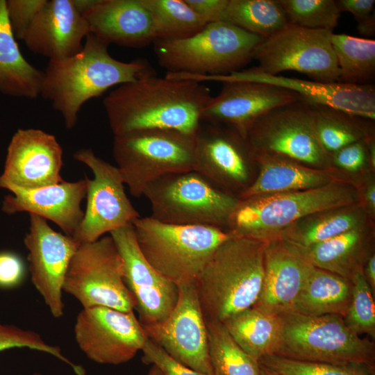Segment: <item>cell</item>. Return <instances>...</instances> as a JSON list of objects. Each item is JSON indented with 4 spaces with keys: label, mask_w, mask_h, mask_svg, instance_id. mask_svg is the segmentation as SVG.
I'll return each instance as SVG.
<instances>
[{
    "label": "cell",
    "mask_w": 375,
    "mask_h": 375,
    "mask_svg": "<svg viewBox=\"0 0 375 375\" xmlns=\"http://www.w3.org/2000/svg\"><path fill=\"white\" fill-rule=\"evenodd\" d=\"M262 39L229 23L216 22L185 39L156 40L153 50L167 72L221 76L249 62Z\"/></svg>",
    "instance_id": "obj_7"
},
{
    "label": "cell",
    "mask_w": 375,
    "mask_h": 375,
    "mask_svg": "<svg viewBox=\"0 0 375 375\" xmlns=\"http://www.w3.org/2000/svg\"><path fill=\"white\" fill-rule=\"evenodd\" d=\"M12 348H28L48 353L69 365L76 375H85L86 372L81 365L65 357L59 347L46 342L37 332L4 324L0 321V351Z\"/></svg>",
    "instance_id": "obj_40"
},
{
    "label": "cell",
    "mask_w": 375,
    "mask_h": 375,
    "mask_svg": "<svg viewBox=\"0 0 375 375\" xmlns=\"http://www.w3.org/2000/svg\"><path fill=\"white\" fill-rule=\"evenodd\" d=\"M90 33L107 44L142 48L155 41L153 21L142 0H74Z\"/></svg>",
    "instance_id": "obj_22"
},
{
    "label": "cell",
    "mask_w": 375,
    "mask_h": 375,
    "mask_svg": "<svg viewBox=\"0 0 375 375\" xmlns=\"http://www.w3.org/2000/svg\"><path fill=\"white\" fill-rule=\"evenodd\" d=\"M132 225L147 260L177 287L195 285L217 248L232 237L217 227L170 224L151 217H140Z\"/></svg>",
    "instance_id": "obj_5"
},
{
    "label": "cell",
    "mask_w": 375,
    "mask_h": 375,
    "mask_svg": "<svg viewBox=\"0 0 375 375\" xmlns=\"http://www.w3.org/2000/svg\"><path fill=\"white\" fill-rule=\"evenodd\" d=\"M222 22L262 38L290 24L277 0H228Z\"/></svg>",
    "instance_id": "obj_33"
},
{
    "label": "cell",
    "mask_w": 375,
    "mask_h": 375,
    "mask_svg": "<svg viewBox=\"0 0 375 375\" xmlns=\"http://www.w3.org/2000/svg\"><path fill=\"white\" fill-rule=\"evenodd\" d=\"M363 276L372 293L375 294V255L372 253L362 267Z\"/></svg>",
    "instance_id": "obj_48"
},
{
    "label": "cell",
    "mask_w": 375,
    "mask_h": 375,
    "mask_svg": "<svg viewBox=\"0 0 375 375\" xmlns=\"http://www.w3.org/2000/svg\"><path fill=\"white\" fill-rule=\"evenodd\" d=\"M222 83L219 93L212 97L203 109L201 121L228 126L245 138L260 117L276 107L302 99L294 92L267 83Z\"/></svg>",
    "instance_id": "obj_21"
},
{
    "label": "cell",
    "mask_w": 375,
    "mask_h": 375,
    "mask_svg": "<svg viewBox=\"0 0 375 375\" xmlns=\"http://www.w3.org/2000/svg\"><path fill=\"white\" fill-rule=\"evenodd\" d=\"M277 315L281 331L272 355L302 361L361 365L374 371V343L352 331L343 317L308 316L294 311Z\"/></svg>",
    "instance_id": "obj_6"
},
{
    "label": "cell",
    "mask_w": 375,
    "mask_h": 375,
    "mask_svg": "<svg viewBox=\"0 0 375 375\" xmlns=\"http://www.w3.org/2000/svg\"><path fill=\"white\" fill-rule=\"evenodd\" d=\"M308 103L317 138L329 155L374 135L368 125L374 120L329 106Z\"/></svg>",
    "instance_id": "obj_32"
},
{
    "label": "cell",
    "mask_w": 375,
    "mask_h": 375,
    "mask_svg": "<svg viewBox=\"0 0 375 375\" xmlns=\"http://www.w3.org/2000/svg\"><path fill=\"white\" fill-rule=\"evenodd\" d=\"M74 333L85 356L102 365L130 361L148 339L134 311L103 306L83 308L76 318Z\"/></svg>",
    "instance_id": "obj_14"
},
{
    "label": "cell",
    "mask_w": 375,
    "mask_h": 375,
    "mask_svg": "<svg viewBox=\"0 0 375 375\" xmlns=\"http://www.w3.org/2000/svg\"><path fill=\"white\" fill-rule=\"evenodd\" d=\"M147 375H162V374L157 367H156L155 365H151Z\"/></svg>",
    "instance_id": "obj_51"
},
{
    "label": "cell",
    "mask_w": 375,
    "mask_h": 375,
    "mask_svg": "<svg viewBox=\"0 0 375 375\" xmlns=\"http://www.w3.org/2000/svg\"><path fill=\"white\" fill-rule=\"evenodd\" d=\"M253 153L259 173L238 199L312 189L341 179L328 168L312 167L265 153Z\"/></svg>",
    "instance_id": "obj_27"
},
{
    "label": "cell",
    "mask_w": 375,
    "mask_h": 375,
    "mask_svg": "<svg viewBox=\"0 0 375 375\" xmlns=\"http://www.w3.org/2000/svg\"><path fill=\"white\" fill-rule=\"evenodd\" d=\"M289 23L309 29L333 31L340 12L335 0H277Z\"/></svg>",
    "instance_id": "obj_37"
},
{
    "label": "cell",
    "mask_w": 375,
    "mask_h": 375,
    "mask_svg": "<svg viewBox=\"0 0 375 375\" xmlns=\"http://www.w3.org/2000/svg\"><path fill=\"white\" fill-rule=\"evenodd\" d=\"M12 194L5 196L2 210L8 215L21 212L38 215L57 224L65 235L73 237L84 212L81 203L86 196V181L61 183L37 188L23 189L6 185Z\"/></svg>",
    "instance_id": "obj_24"
},
{
    "label": "cell",
    "mask_w": 375,
    "mask_h": 375,
    "mask_svg": "<svg viewBox=\"0 0 375 375\" xmlns=\"http://www.w3.org/2000/svg\"><path fill=\"white\" fill-rule=\"evenodd\" d=\"M8 18L6 0H0V92L10 97L40 96L44 76L22 56Z\"/></svg>",
    "instance_id": "obj_28"
},
{
    "label": "cell",
    "mask_w": 375,
    "mask_h": 375,
    "mask_svg": "<svg viewBox=\"0 0 375 375\" xmlns=\"http://www.w3.org/2000/svg\"><path fill=\"white\" fill-rule=\"evenodd\" d=\"M75 160L87 165L94 178L86 181L87 206L73 238L78 243L94 242L106 233L132 225L140 216L127 197L117 166L97 156L91 149H81Z\"/></svg>",
    "instance_id": "obj_13"
},
{
    "label": "cell",
    "mask_w": 375,
    "mask_h": 375,
    "mask_svg": "<svg viewBox=\"0 0 375 375\" xmlns=\"http://www.w3.org/2000/svg\"><path fill=\"white\" fill-rule=\"evenodd\" d=\"M206 324L213 375H260L259 362L235 343L222 323Z\"/></svg>",
    "instance_id": "obj_36"
},
{
    "label": "cell",
    "mask_w": 375,
    "mask_h": 375,
    "mask_svg": "<svg viewBox=\"0 0 375 375\" xmlns=\"http://www.w3.org/2000/svg\"><path fill=\"white\" fill-rule=\"evenodd\" d=\"M25 276V264L19 255L10 251H0L1 289H12L19 286Z\"/></svg>",
    "instance_id": "obj_44"
},
{
    "label": "cell",
    "mask_w": 375,
    "mask_h": 375,
    "mask_svg": "<svg viewBox=\"0 0 375 375\" xmlns=\"http://www.w3.org/2000/svg\"><path fill=\"white\" fill-rule=\"evenodd\" d=\"M372 242V234L365 224L307 247H287L313 267L352 283L373 253Z\"/></svg>",
    "instance_id": "obj_26"
},
{
    "label": "cell",
    "mask_w": 375,
    "mask_h": 375,
    "mask_svg": "<svg viewBox=\"0 0 375 375\" xmlns=\"http://www.w3.org/2000/svg\"><path fill=\"white\" fill-rule=\"evenodd\" d=\"M31 375H42V374L39 372H34Z\"/></svg>",
    "instance_id": "obj_52"
},
{
    "label": "cell",
    "mask_w": 375,
    "mask_h": 375,
    "mask_svg": "<svg viewBox=\"0 0 375 375\" xmlns=\"http://www.w3.org/2000/svg\"><path fill=\"white\" fill-rule=\"evenodd\" d=\"M195 143L194 170L239 198L253 182L251 169L256 163L247 139L228 126L201 122Z\"/></svg>",
    "instance_id": "obj_15"
},
{
    "label": "cell",
    "mask_w": 375,
    "mask_h": 375,
    "mask_svg": "<svg viewBox=\"0 0 375 375\" xmlns=\"http://www.w3.org/2000/svg\"><path fill=\"white\" fill-rule=\"evenodd\" d=\"M333 33L289 24L263 38L256 47L253 59L258 63L256 67L265 74L296 71L315 81L338 82L340 71L331 44Z\"/></svg>",
    "instance_id": "obj_11"
},
{
    "label": "cell",
    "mask_w": 375,
    "mask_h": 375,
    "mask_svg": "<svg viewBox=\"0 0 375 375\" xmlns=\"http://www.w3.org/2000/svg\"><path fill=\"white\" fill-rule=\"evenodd\" d=\"M266 243L231 237L217 248L195 284L206 322L223 323L256 303L263 284Z\"/></svg>",
    "instance_id": "obj_3"
},
{
    "label": "cell",
    "mask_w": 375,
    "mask_h": 375,
    "mask_svg": "<svg viewBox=\"0 0 375 375\" xmlns=\"http://www.w3.org/2000/svg\"><path fill=\"white\" fill-rule=\"evenodd\" d=\"M331 161L338 167L351 172L362 169L369 157L364 140L349 144L330 154Z\"/></svg>",
    "instance_id": "obj_43"
},
{
    "label": "cell",
    "mask_w": 375,
    "mask_h": 375,
    "mask_svg": "<svg viewBox=\"0 0 375 375\" xmlns=\"http://www.w3.org/2000/svg\"><path fill=\"white\" fill-rule=\"evenodd\" d=\"M141 351L142 361L147 365H155L162 375H208L197 372L178 362L149 338Z\"/></svg>",
    "instance_id": "obj_42"
},
{
    "label": "cell",
    "mask_w": 375,
    "mask_h": 375,
    "mask_svg": "<svg viewBox=\"0 0 375 375\" xmlns=\"http://www.w3.org/2000/svg\"><path fill=\"white\" fill-rule=\"evenodd\" d=\"M358 203V187L343 178L312 189L239 199L226 231L232 237L268 240L305 217Z\"/></svg>",
    "instance_id": "obj_4"
},
{
    "label": "cell",
    "mask_w": 375,
    "mask_h": 375,
    "mask_svg": "<svg viewBox=\"0 0 375 375\" xmlns=\"http://www.w3.org/2000/svg\"><path fill=\"white\" fill-rule=\"evenodd\" d=\"M198 82H254L274 85L298 94L308 102L329 106L374 120L375 88L372 84L353 85L340 82L306 81L265 74L256 67L221 76L185 74Z\"/></svg>",
    "instance_id": "obj_19"
},
{
    "label": "cell",
    "mask_w": 375,
    "mask_h": 375,
    "mask_svg": "<svg viewBox=\"0 0 375 375\" xmlns=\"http://www.w3.org/2000/svg\"><path fill=\"white\" fill-rule=\"evenodd\" d=\"M246 139L253 152L319 169H328L331 162L317 138L309 103L303 99L276 107L260 117L247 131Z\"/></svg>",
    "instance_id": "obj_12"
},
{
    "label": "cell",
    "mask_w": 375,
    "mask_h": 375,
    "mask_svg": "<svg viewBox=\"0 0 375 375\" xmlns=\"http://www.w3.org/2000/svg\"><path fill=\"white\" fill-rule=\"evenodd\" d=\"M212 97L201 82L155 75L118 85L103 104L114 135L149 129L195 135Z\"/></svg>",
    "instance_id": "obj_1"
},
{
    "label": "cell",
    "mask_w": 375,
    "mask_h": 375,
    "mask_svg": "<svg viewBox=\"0 0 375 375\" xmlns=\"http://www.w3.org/2000/svg\"><path fill=\"white\" fill-rule=\"evenodd\" d=\"M362 197L361 202L364 203L365 210L374 215L375 211V185L374 181H370L366 185L363 192H362Z\"/></svg>",
    "instance_id": "obj_47"
},
{
    "label": "cell",
    "mask_w": 375,
    "mask_h": 375,
    "mask_svg": "<svg viewBox=\"0 0 375 375\" xmlns=\"http://www.w3.org/2000/svg\"><path fill=\"white\" fill-rule=\"evenodd\" d=\"M108 44L90 33L74 56L51 60L44 72L40 96L59 112L67 129L73 128L83 105L113 86L156 75L145 59L122 62Z\"/></svg>",
    "instance_id": "obj_2"
},
{
    "label": "cell",
    "mask_w": 375,
    "mask_h": 375,
    "mask_svg": "<svg viewBox=\"0 0 375 375\" xmlns=\"http://www.w3.org/2000/svg\"><path fill=\"white\" fill-rule=\"evenodd\" d=\"M206 24L222 22L228 0H184Z\"/></svg>",
    "instance_id": "obj_45"
},
{
    "label": "cell",
    "mask_w": 375,
    "mask_h": 375,
    "mask_svg": "<svg viewBox=\"0 0 375 375\" xmlns=\"http://www.w3.org/2000/svg\"><path fill=\"white\" fill-rule=\"evenodd\" d=\"M312 267L279 239L267 240L263 284L252 307L273 315L292 311Z\"/></svg>",
    "instance_id": "obj_25"
},
{
    "label": "cell",
    "mask_w": 375,
    "mask_h": 375,
    "mask_svg": "<svg viewBox=\"0 0 375 375\" xmlns=\"http://www.w3.org/2000/svg\"><path fill=\"white\" fill-rule=\"evenodd\" d=\"M331 44L340 75L338 82L372 84L375 77V40L333 33Z\"/></svg>",
    "instance_id": "obj_34"
},
{
    "label": "cell",
    "mask_w": 375,
    "mask_h": 375,
    "mask_svg": "<svg viewBox=\"0 0 375 375\" xmlns=\"http://www.w3.org/2000/svg\"><path fill=\"white\" fill-rule=\"evenodd\" d=\"M352 292L351 281L312 266L292 311L308 316L338 315L344 317Z\"/></svg>",
    "instance_id": "obj_30"
},
{
    "label": "cell",
    "mask_w": 375,
    "mask_h": 375,
    "mask_svg": "<svg viewBox=\"0 0 375 375\" xmlns=\"http://www.w3.org/2000/svg\"><path fill=\"white\" fill-rule=\"evenodd\" d=\"M30 226L24 243L32 283L51 315L64 314L62 287L70 260L79 247L72 237L58 233L46 219L29 214Z\"/></svg>",
    "instance_id": "obj_17"
},
{
    "label": "cell",
    "mask_w": 375,
    "mask_h": 375,
    "mask_svg": "<svg viewBox=\"0 0 375 375\" xmlns=\"http://www.w3.org/2000/svg\"><path fill=\"white\" fill-rule=\"evenodd\" d=\"M47 0H6V10L12 33L23 40L35 17Z\"/></svg>",
    "instance_id": "obj_41"
},
{
    "label": "cell",
    "mask_w": 375,
    "mask_h": 375,
    "mask_svg": "<svg viewBox=\"0 0 375 375\" xmlns=\"http://www.w3.org/2000/svg\"><path fill=\"white\" fill-rule=\"evenodd\" d=\"M122 258L124 281L132 294L142 325L165 320L175 307L178 288L147 260L138 246L133 225L110 233Z\"/></svg>",
    "instance_id": "obj_18"
},
{
    "label": "cell",
    "mask_w": 375,
    "mask_h": 375,
    "mask_svg": "<svg viewBox=\"0 0 375 375\" xmlns=\"http://www.w3.org/2000/svg\"><path fill=\"white\" fill-rule=\"evenodd\" d=\"M62 290L83 308L103 306L131 312L135 308L124 281L122 258L110 235L79 245L68 266Z\"/></svg>",
    "instance_id": "obj_10"
},
{
    "label": "cell",
    "mask_w": 375,
    "mask_h": 375,
    "mask_svg": "<svg viewBox=\"0 0 375 375\" xmlns=\"http://www.w3.org/2000/svg\"><path fill=\"white\" fill-rule=\"evenodd\" d=\"M195 135L149 129L114 135L112 154L130 193L142 196L146 185L165 174L194 169Z\"/></svg>",
    "instance_id": "obj_9"
},
{
    "label": "cell",
    "mask_w": 375,
    "mask_h": 375,
    "mask_svg": "<svg viewBox=\"0 0 375 375\" xmlns=\"http://www.w3.org/2000/svg\"><path fill=\"white\" fill-rule=\"evenodd\" d=\"M176 304L162 322L142 325L148 338L172 358L203 374L213 375L206 321L195 285L178 287Z\"/></svg>",
    "instance_id": "obj_16"
},
{
    "label": "cell",
    "mask_w": 375,
    "mask_h": 375,
    "mask_svg": "<svg viewBox=\"0 0 375 375\" xmlns=\"http://www.w3.org/2000/svg\"><path fill=\"white\" fill-rule=\"evenodd\" d=\"M149 11L156 40L191 37L207 24L184 0H142Z\"/></svg>",
    "instance_id": "obj_35"
},
{
    "label": "cell",
    "mask_w": 375,
    "mask_h": 375,
    "mask_svg": "<svg viewBox=\"0 0 375 375\" xmlns=\"http://www.w3.org/2000/svg\"><path fill=\"white\" fill-rule=\"evenodd\" d=\"M366 217L361 203L333 208L297 221L275 238L289 247H307L366 224Z\"/></svg>",
    "instance_id": "obj_29"
},
{
    "label": "cell",
    "mask_w": 375,
    "mask_h": 375,
    "mask_svg": "<svg viewBox=\"0 0 375 375\" xmlns=\"http://www.w3.org/2000/svg\"><path fill=\"white\" fill-rule=\"evenodd\" d=\"M151 217L176 225H204L226 231L239 199L219 189L195 170L165 174L143 190Z\"/></svg>",
    "instance_id": "obj_8"
},
{
    "label": "cell",
    "mask_w": 375,
    "mask_h": 375,
    "mask_svg": "<svg viewBox=\"0 0 375 375\" xmlns=\"http://www.w3.org/2000/svg\"><path fill=\"white\" fill-rule=\"evenodd\" d=\"M222 324L235 343L255 360L274 353L281 331L277 315L251 307Z\"/></svg>",
    "instance_id": "obj_31"
},
{
    "label": "cell",
    "mask_w": 375,
    "mask_h": 375,
    "mask_svg": "<svg viewBox=\"0 0 375 375\" xmlns=\"http://www.w3.org/2000/svg\"><path fill=\"white\" fill-rule=\"evenodd\" d=\"M358 33L365 37L374 36L375 34V15L371 14L368 17L357 21Z\"/></svg>",
    "instance_id": "obj_49"
},
{
    "label": "cell",
    "mask_w": 375,
    "mask_h": 375,
    "mask_svg": "<svg viewBox=\"0 0 375 375\" xmlns=\"http://www.w3.org/2000/svg\"><path fill=\"white\" fill-rule=\"evenodd\" d=\"M90 33L88 22L74 0H47L23 41L33 53L49 60H60L79 52Z\"/></svg>",
    "instance_id": "obj_23"
},
{
    "label": "cell",
    "mask_w": 375,
    "mask_h": 375,
    "mask_svg": "<svg viewBox=\"0 0 375 375\" xmlns=\"http://www.w3.org/2000/svg\"><path fill=\"white\" fill-rule=\"evenodd\" d=\"M62 149L53 135L36 128H19L7 149L0 188L13 185L37 189L62 182Z\"/></svg>",
    "instance_id": "obj_20"
},
{
    "label": "cell",
    "mask_w": 375,
    "mask_h": 375,
    "mask_svg": "<svg viewBox=\"0 0 375 375\" xmlns=\"http://www.w3.org/2000/svg\"><path fill=\"white\" fill-rule=\"evenodd\" d=\"M351 301L344 320L347 326L358 335L375 338L374 294L367 283L362 271L352 281Z\"/></svg>",
    "instance_id": "obj_39"
},
{
    "label": "cell",
    "mask_w": 375,
    "mask_h": 375,
    "mask_svg": "<svg viewBox=\"0 0 375 375\" xmlns=\"http://www.w3.org/2000/svg\"><path fill=\"white\" fill-rule=\"evenodd\" d=\"M259 364L281 375H374V371L361 365H339L326 362L297 360L269 355Z\"/></svg>",
    "instance_id": "obj_38"
},
{
    "label": "cell",
    "mask_w": 375,
    "mask_h": 375,
    "mask_svg": "<svg viewBox=\"0 0 375 375\" xmlns=\"http://www.w3.org/2000/svg\"><path fill=\"white\" fill-rule=\"evenodd\" d=\"M259 365H260V375H281L267 369V368H265L260 364Z\"/></svg>",
    "instance_id": "obj_50"
},
{
    "label": "cell",
    "mask_w": 375,
    "mask_h": 375,
    "mask_svg": "<svg viewBox=\"0 0 375 375\" xmlns=\"http://www.w3.org/2000/svg\"><path fill=\"white\" fill-rule=\"evenodd\" d=\"M337 6L340 12L351 13L356 21L372 14L375 5L374 0H337Z\"/></svg>",
    "instance_id": "obj_46"
}]
</instances>
